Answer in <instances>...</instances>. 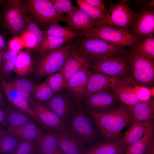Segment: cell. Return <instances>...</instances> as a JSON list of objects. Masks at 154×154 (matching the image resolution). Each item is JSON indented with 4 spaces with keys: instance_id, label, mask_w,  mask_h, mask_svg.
<instances>
[{
    "instance_id": "28",
    "label": "cell",
    "mask_w": 154,
    "mask_h": 154,
    "mask_svg": "<svg viewBox=\"0 0 154 154\" xmlns=\"http://www.w3.org/2000/svg\"><path fill=\"white\" fill-rule=\"evenodd\" d=\"M153 139L154 122L147 130L144 135L128 148L125 154H143Z\"/></svg>"
},
{
    "instance_id": "36",
    "label": "cell",
    "mask_w": 154,
    "mask_h": 154,
    "mask_svg": "<svg viewBox=\"0 0 154 154\" xmlns=\"http://www.w3.org/2000/svg\"><path fill=\"white\" fill-rule=\"evenodd\" d=\"M133 47L146 57L154 59V35L148 36L143 38Z\"/></svg>"
},
{
    "instance_id": "41",
    "label": "cell",
    "mask_w": 154,
    "mask_h": 154,
    "mask_svg": "<svg viewBox=\"0 0 154 154\" xmlns=\"http://www.w3.org/2000/svg\"><path fill=\"white\" fill-rule=\"evenodd\" d=\"M135 93L140 102H145L149 100L152 95L151 88L147 87L134 85Z\"/></svg>"
},
{
    "instance_id": "22",
    "label": "cell",
    "mask_w": 154,
    "mask_h": 154,
    "mask_svg": "<svg viewBox=\"0 0 154 154\" xmlns=\"http://www.w3.org/2000/svg\"><path fill=\"white\" fill-rule=\"evenodd\" d=\"M153 121H135L124 133L120 141L123 151L126 150L141 137Z\"/></svg>"
},
{
    "instance_id": "39",
    "label": "cell",
    "mask_w": 154,
    "mask_h": 154,
    "mask_svg": "<svg viewBox=\"0 0 154 154\" xmlns=\"http://www.w3.org/2000/svg\"><path fill=\"white\" fill-rule=\"evenodd\" d=\"M33 19V17L31 15L29 20L25 31H27L34 37L37 48L42 41L43 33L36 22Z\"/></svg>"
},
{
    "instance_id": "24",
    "label": "cell",
    "mask_w": 154,
    "mask_h": 154,
    "mask_svg": "<svg viewBox=\"0 0 154 154\" xmlns=\"http://www.w3.org/2000/svg\"><path fill=\"white\" fill-rule=\"evenodd\" d=\"M35 123H29L20 126L7 128V129L20 141H36L44 134L42 129Z\"/></svg>"
},
{
    "instance_id": "25",
    "label": "cell",
    "mask_w": 154,
    "mask_h": 154,
    "mask_svg": "<svg viewBox=\"0 0 154 154\" xmlns=\"http://www.w3.org/2000/svg\"><path fill=\"white\" fill-rule=\"evenodd\" d=\"M115 77L110 76L92 70H89L88 80L85 97L109 88Z\"/></svg>"
},
{
    "instance_id": "6",
    "label": "cell",
    "mask_w": 154,
    "mask_h": 154,
    "mask_svg": "<svg viewBox=\"0 0 154 154\" xmlns=\"http://www.w3.org/2000/svg\"><path fill=\"white\" fill-rule=\"evenodd\" d=\"M127 1L122 0L117 3L110 2L108 10L105 16L103 19L96 21L94 27L109 25L128 31L137 13L129 7Z\"/></svg>"
},
{
    "instance_id": "33",
    "label": "cell",
    "mask_w": 154,
    "mask_h": 154,
    "mask_svg": "<svg viewBox=\"0 0 154 154\" xmlns=\"http://www.w3.org/2000/svg\"><path fill=\"white\" fill-rule=\"evenodd\" d=\"M33 96L35 101L45 103L49 100L54 95L46 81L35 85Z\"/></svg>"
},
{
    "instance_id": "34",
    "label": "cell",
    "mask_w": 154,
    "mask_h": 154,
    "mask_svg": "<svg viewBox=\"0 0 154 154\" xmlns=\"http://www.w3.org/2000/svg\"><path fill=\"white\" fill-rule=\"evenodd\" d=\"M45 80L54 94L66 90L67 82L61 71L48 76Z\"/></svg>"
},
{
    "instance_id": "52",
    "label": "cell",
    "mask_w": 154,
    "mask_h": 154,
    "mask_svg": "<svg viewBox=\"0 0 154 154\" xmlns=\"http://www.w3.org/2000/svg\"><path fill=\"white\" fill-rule=\"evenodd\" d=\"M3 51L0 50V67L2 65V52Z\"/></svg>"
},
{
    "instance_id": "10",
    "label": "cell",
    "mask_w": 154,
    "mask_h": 154,
    "mask_svg": "<svg viewBox=\"0 0 154 154\" xmlns=\"http://www.w3.org/2000/svg\"><path fill=\"white\" fill-rule=\"evenodd\" d=\"M130 65L127 58L115 54L91 62L89 68L92 70L112 77H120L129 71Z\"/></svg>"
},
{
    "instance_id": "18",
    "label": "cell",
    "mask_w": 154,
    "mask_h": 154,
    "mask_svg": "<svg viewBox=\"0 0 154 154\" xmlns=\"http://www.w3.org/2000/svg\"><path fill=\"white\" fill-rule=\"evenodd\" d=\"M64 154H83L84 145L65 128L60 131H51Z\"/></svg>"
},
{
    "instance_id": "4",
    "label": "cell",
    "mask_w": 154,
    "mask_h": 154,
    "mask_svg": "<svg viewBox=\"0 0 154 154\" xmlns=\"http://www.w3.org/2000/svg\"><path fill=\"white\" fill-rule=\"evenodd\" d=\"M76 47L73 39L56 49L40 55L35 69L37 79L60 71L69 54Z\"/></svg>"
},
{
    "instance_id": "47",
    "label": "cell",
    "mask_w": 154,
    "mask_h": 154,
    "mask_svg": "<svg viewBox=\"0 0 154 154\" xmlns=\"http://www.w3.org/2000/svg\"><path fill=\"white\" fill-rule=\"evenodd\" d=\"M12 51L9 49L2 52V65L8 61L11 57Z\"/></svg>"
},
{
    "instance_id": "43",
    "label": "cell",
    "mask_w": 154,
    "mask_h": 154,
    "mask_svg": "<svg viewBox=\"0 0 154 154\" xmlns=\"http://www.w3.org/2000/svg\"><path fill=\"white\" fill-rule=\"evenodd\" d=\"M23 43L24 46L28 48H33L37 47L34 37L27 31L21 35L20 37Z\"/></svg>"
},
{
    "instance_id": "42",
    "label": "cell",
    "mask_w": 154,
    "mask_h": 154,
    "mask_svg": "<svg viewBox=\"0 0 154 154\" xmlns=\"http://www.w3.org/2000/svg\"><path fill=\"white\" fill-rule=\"evenodd\" d=\"M17 54L18 52H16L12 51L11 56L10 59L0 67V71L3 76H8L13 71Z\"/></svg>"
},
{
    "instance_id": "32",
    "label": "cell",
    "mask_w": 154,
    "mask_h": 154,
    "mask_svg": "<svg viewBox=\"0 0 154 154\" xmlns=\"http://www.w3.org/2000/svg\"><path fill=\"white\" fill-rule=\"evenodd\" d=\"M15 88L27 100L31 106L35 101L33 96L34 84L28 79L21 78L12 83Z\"/></svg>"
},
{
    "instance_id": "51",
    "label": "cell",
    "mask_w": 154,
    "mask_h": 154,
    "mask_svg": "<svg viewBox=\"0 0 154 154\" xmlns=\"http://www.w3.org/2000/svg\"><path fill=\"white\" fill-rule=\"evenodd\" d=\"M9 133L7 129L0 128V135L7 134Z\"/></svg>"
},
{
    "instance_id": "38",
    "label": "cell",
    "mask_w": 154,
    "mask_h": 154,
    "mask_svg": "<svg viewBox=\"0 0 154 154\" xmlns=\"http://www.w3.org/2000/svg\"><path fill=\"white\" fill-rule=\"evenodd\" d=\"M11 154H38L36 141H21Z\"/></svg>"
},
{
    "instance_id": "11",
    "label": "cell",
    "mask_w": 154,
    "mask_h": 154,
    "mask_svg": "<svg viewBox=\"0 0 154 154\" xmlns=\"http://www.w3.org/2000/svg\"><path fill=\"white\" fill-rule=\"evenodd\" d=\"M82 102L86 109L98 113H106L115 109L119 102L109 87L85 97Z\"/></svg>"
},
{
    "instance_id": "16",
    "label": "cell",
    "mask_w": 154,
    "mask_h": 154,
    "mask_svg": "<svg viewBox=\"0 0 154 154\" xmlns=\"http://www.w3.org/2000/svg\"><path fill=\"white\" fill-rule=\"evenodd\" d=\"M0 81L4 93L10 103L29 115L43 127V125L27 100L12 83L6 81L0 75Z\"/></svg>"
},
{
    "instance_id": "48",
    "label": "cell",
    "mask_w": 154,
    "mask_h": 154,
    "mask_svg": "<svg viewBox=\"0 0 154 154\" xmlns=\"http://www.w3.org/2000/svg\"><path fill=\"white\" fill-rule=\"evenodd\" d=\"M143 154H154V139L152 140Z\"/></svg>"
},
{
    "instance_id": "30",
    "label": "cell",
    "mask_w": 154,
    "mask_h": 154,
    "mask_svg": "<svg viewBox=\"0 0 154 154\" xmlns=\"http://www.w3.org/2000/svg\"><path fill=\"white\" fill-rule=\"evenodd\" d=\"M43 35H52L61 38L68 39H73L84 35V34L76 32L68 26H62L58 23L50 25L44 31Z\"/></svg>"
},
{
    "instance_id": "2",
    "label": "cell",
    "mask_w": 154,
    "mask_h": 154,
    "mask_svg": "<svg viewBox=\"0 0 154 154\" xmlns=\"http://www.w3.org/2000/svg\"><path fill=\"white\" fill-rule=\"evenodd\" d=\"M130 63V76L124 78L133 85L151 88L154 81V59L148 58L134 47L125 53Z\"/></svg>"
},
{
    "instance_id": "31",
    "label": "cell",
    "mask_w": 154,
    "mask_h": 154,
    "mask_svg": "<svg viewBox=\"0 0 154 154\" xmlns=\"http://www.w3.org/2000/svg\"><path fill=\"white\" fill-rule=\"evenodd\" d=\"M72 39L60 38L50 35H44L42 41L37 48L40 54L56 49Z\"/></svg>"
},
{
    "instance_id": "15",
    "label": "cell",
    "mask_w": 154,
    "mask_h": 154,
    "mask_svg": "<svg viewBox=\"0 0 154 154\" xmlns=\"http://www.w3.org/2000/svg\"><path fill=\"white\" fill-rule=\"evenodd\" d=\"M90 64L72 75L67 81L66 90L77 105L82 104L85 96L88 78Z\"/></svg>"
},
{
    "instance_id": "7",
    "label": "cell",
    "mask_w": 154,
    "mask_h": 154,
    "mask_svg": "<svg viewBox=\"0 0 154 154\" xmlns=\"http://www.w3.org/2000/svg\"><path fill=\"white\" fill-rule=\"evenodd\" d=\"M84 36L101 39L125 47L134 46L143 38L130 33L128 31L112 25L95 26L85 33Z\"/></svg>"
},
{
    "instance_id": "3",
    "label": "cell",
    "mask_w": 154,
    "mask_h": 154,
    "mask_svg": "<svg viewBox=\"0 0 154 154\" xmlns=\"http://www.w3.org/2000/svg\"><path fill=\"white\" fill-rule=\"evenodd\" d=\"M74 38L76 48L90 61L111 55L126 53L125 47L105 40L84 35Z\"/></svg>"
},
{
    "instance_id": "8",
    "label": "cell",
    "mask_w": 154,
    "mask_h": 154,
    "mask_svg": "<svg viewBox=\"0 0 154 154\" xmlns=\"http://www.w3.org/2000/svg\"><path fill=\"white\" fill-rule=\"evenodd\" d=\"M24 3L19 0H9L4 15L5 26L12 33L22 35L26 29L31 16Z\"/></svg>"
},
{
    "instance_id": "23",
    "label": "cell",
    "mask_w": 154,
    "mask_h": 154,
    "mask_svg": "<svg viewBox=\"0 0 154 154\" xmlns=\"http://www.w3.org/2000/svg\"><path fill=\"white\" fill-rule=\"evenodd\" d=\"M125 106L135 121H153L154 100L153 98H151L147 101L140 102L132 106Z\"/></svg>"
},
{
    "instance_id": "26",
    "label": "cell",
    "mask_w": 154,
    "mask_h": 154,
    "mask_svg": "<svg viewBox=\"0 0 154 154\" xmlns=\"http://www.w3.org/2000/svg\"><path fill=\"white\" fill-rule=\"evenodd\" d=\"M119 139L100 143L85 149L83 154H123Z\"/></svg>"
},
{
    "instance_id": "1",
    "label": "cell",
    "mask_w": 154,
    "mask_h": 154,
    "mask_svg": "<svg viewBox=\"0 0 154 154\" xmlns=\"http://www.w3.org/2000/svg\"><path fill=\"white\" fill-rule=\"evenodd\" d=\"M93 118L102 137L106 141L119 139L121 131L135 121L125 106L119 103L115 109L108 112L98 113L86 109Z\"/></svg>"
},
{
    "instance_id": "29",
    "label": "cell",
    "mask_w": 154,
    "mask_h": 154,
    "mask_svg": "<svg viewBox=\"0 0 154 154\" xmlns=\"http://www.w3.org/2000/svg\"><path fill=\"white\" fill-rule=\"evenodd\" d=\"M32 58L27 51H20L17 56L13 72L21 77L29 74L32 70Z\"/></svg>"
},
{
    "instance_id": "27",
    "label": "cell",
    "mask_w": 154,
    "mask_h": 154,
    "mask_svg": "<svg viewBox=\"0 0 154 154\" xmlns=\"http://www.w3.org/2000/svg\"><path fill=\"white\" fill-rule=\"evenodd\" d=\"M36 141L38 154H64L51 131L44 133Z\"/></svg>"
},
{
    "instance_id": "9",
    "label": "cell",
    "mask_w": 154,
    "mask_h": 154,
    "mask_svg": "<svg viewBox=\"0 0 154 154\" xmlns=\"http://www.w3.org/2000/svg\"><path fill=\"white\" fill-rule=\"evenodd\" d=\"M24 4L38 25L43 27L59 23L65 17L56 11L50 0H29Z\"/></svg>"
},
{
    "instance_id": "35",
    "label": "cell",
    "mask_w": 154,
    "mask_h": 154,
    "mask_svg": "<svg viewBox=\"0 0 154 154\" xmlns=\"http://www.w3.org/2000/svg\"><path fill=\"white\" fill-rule=\"evenodd\" d=\"M20 141L9 133L0 135V154H11Z\"/></svg>"
},
{
    "instance_id": "12",
    "label": "cell",
    "mask_w": 154,
    "mask_h": 154,
    "mask_svg": "<svg viewBox=\"0 0 154 154\" xmlns=\"http://www.w3.org/2000/svg\"><path fill=\"white\" fill-rule=\"evenodd\" d=\"M44 103L65 124L71 118L77 106L74 99L66 90L55 94L49 100Z\"/></svg>"
},
{
    "instance_id": "50",
    "label": "cell",
    "mask_w": 154,
    "mask_h": 154,
    "mask_svg": "<svg viewBox=\"0 0 154 154\" xmlns=\"http://www.w3.org/2000/svg\"><path fill=\"white\" fill-rule=\"evenodd\" d=\"M0 83H1V82ZM1 84H0V108H3L5 104V102L4 100L2 94V89L0 86H1Z\"/></svg>"
},
{
    "instance_id": "40",
    "label": "cell",
    "mask_w": 154,
    "mask_h": 154,
    "mask_svg": "<svg viewBox=\"0 0 154 154\" xmlns=\"http://www.w3.org/2000/svg\"><path fill=\"white\" fill-rule=\"evenodd\" d=\"M56 11L59 13L69 15L77 8L71 1L69 0H50Z\"/></svg>"
},
{
    "instance_id": "49",
    "label": "cell",
    "mask_w": 154,
    "mask_h": 154,
    "mask_svg": "<svg viewBox=\"0 0 154 154\" xmlns=\"http://www.w3.org/2000/svg\"><path fill=\"white\" fill-rule=\"evenodd\" d=\"M6 48V45L5 40L2 37L0 34V50L4 52L5 51Z\"/></svg>"
},
{
    "instance_id": "46",
    "label": "cell",
    "mask_w": 154,
    "mask_h": 154,
    "mask_svg": "<svg viewBox=\"0 0 154 154\" xmlns=\"http://www.w3.org/2000/svg\"><path fill=\"white\" fill-rule=\"evenodd\" d=\"M5 127H7L5 113L3 110L0 108V128Z\"/></svg>"
},
{
    "instance_id": "5",
    "label": "cell",
    "mask_w": 154,
    "mask_h": 154,
    "mask_svg": "<svg viewBox=\"0 0 154 154\" xmlns=\"http://www.w3.org/2000/svg\"><path fill=\"white\" fill-rule=\"evenodd\" d=\"M85 112L82 104H78L72 116L65 124L66 128L84 145L93 143L98 137L93 120Z\"/></svg>"
},
{
    "instance_id": "13",
    "label": "cell",
    "mask_w": 154,
    "mask_h": 154,
    "mask_svg": "<svg viewBox=\"0 0 154 154\" xmlns=\"http://www.w3.org/2000/svg\"><path fill=\"white\" fill-rule=\"evenodd\" d=\"M129 32L140 38L153 35L154 10L151 7L144 8L137 13L131 23Z\"/></svg>"
},
{
    "instance_id": "19",
    "label": "cell",
    "mask_w": 154,
    "mask_h": 154,
    "mask_svg": "<svg viewBox=\"0 0 154 154\" xmlns=\"http://www.w3.org/2000/svg\"><path fill=\"white\" fill-rule=\"evenodd\" d=\"M64 21L72 30L79 33H84V35L85 33L94 27L96 22L78 7L65 16Z\"/></svg>"
},
{
    "instance_id": "45",
    "label": "cell",
    "mask_w": 154,
    "mask_h": 154,
    "mask_svg": "<svg viewBox=\"0 0 154 154\" xmlns=\"http://www.w3.org/2000/svg\"><path fill=\"white\" fill-rule=\"evenodd\" d=\"M90 5L99 9L105 13L106 14L107 11L104 3V1L102 0H84Z\"/></svg>"
},
{
    "instance_id": "14",
    "label": "cell",
    "mask_w": 154,
    "mask_h": 154,
    "mask_svg": "<svg viewBox=\"0 0 154 154\" xmlns=\"http://www.w3.org/2000/svg\"><path fill=\"white\" fill-rule=\"evenodd\" d=\"M31 107L42 123L43 128L47 132L60 131L65 129V124L44 103L35 101L31 105Z\"/></svg>"
},
{
    "instance_id": "21",
    "label": "cell",
    "mask_w": 154,
    "mask_h": 154,
    "mask_svg": "<svg viewBox=\"0 0 154 154\" xmlns=\"http://www.w3.org/2000/svg\"><path fill=\"white\" fill-rule=\"evenodd\" d=\"M90 62L87 58L76 47L69 54L61 71L66 82L72 75Z\"/></svg>"
},
{
    "instance_id": "20",
    "label": "cell",
    "mask_w": 154,
    "mask_h": 154,
    "mask_svg": "<svg viewBox=\"0 0 154 154\" xmlns=\"http://www.w3.org/2000/svg\"><path fill=\"white\" fill-rule=\"evenodd\" d=\"M6 116L7 128L23 125L36 121L28 114L11 104L5 102L3 108Z\"/></svg>"
},
{
    "instance_id": "44",
    "label": "cell",
    "mask_w": 154,
    "mask_h": 154,
    "mask_svg": "<svg viewBox=\"0 0 154 154\" xmlns=\"http://www.w3.org/2000/svg\"><path fill=\"white\" fill-rule=\"evenodd\" d=\"M24 46L21 37H16L10 40L9 43V49L11 51L18 52Z\"/></svg>"
},
{
    "instance_id": "37",
    "label": "cell",
    "mask_w": 154,
    "mask_h": 154,
    "mask_svg": "<svg viewBox=\"0 0 154 154\" xmlns=\"http://www.w3.org/2000/svg\"><path fill=\"white\" fill-rule=\"evenodd\" d=\"M78 8L96 21L103 19L106 14L102 11L94 7L84 0H76Z\"/></svg>"
},
{
    "instance_id": "17",
    "label": "cell",
    "mask_w": 154,
    "mask_h": 154,
    "mask_svg": "<svg viewBox=\"0 0 154 154\" xmlns=\"http://www.w3.org/2000/svg\"><path fill=\"white\" fill-rule=\"evenodd\" d=\"M109 87L122 104L132 106L140 102L135 93L133 85L124 78L115 77Z\"/></svg>"
}]
</instances>
